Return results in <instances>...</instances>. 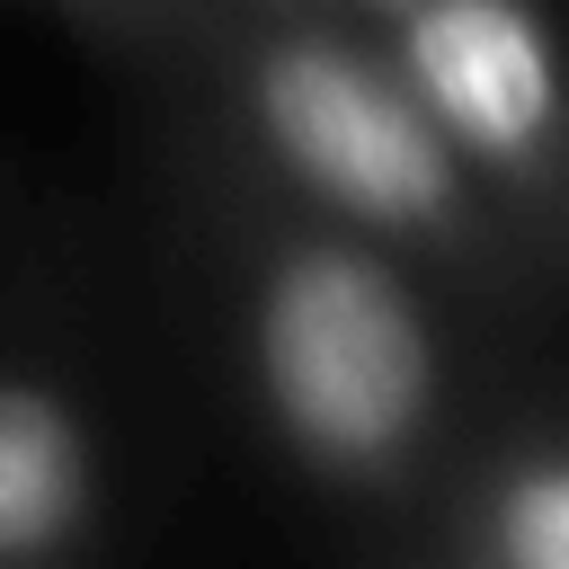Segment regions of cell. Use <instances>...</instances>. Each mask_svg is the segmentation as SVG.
I'll use <instances>...</instances> for the list:
<instances>
[{
	"label": "cell",
	"instance_id": "obj_5",
	"mask_svg": "<svg viewBox=\"0 0 569 569\" xmlns=\"http://www.w3.org/2000/svg\"><path fill=\"white\" fill-rule=\"evenodd\" d=\"M507 560L516 569H569V471H542L507 507Z\"/></svg>",
	"mask_w": 569,
	"mask_h": 569
},
{
	"label": "cell",
	"instance_id": "obj_4",
	"mask_svg": "<svg viewBox=\"0 0 569 569\" xmlns=\"http://www.w3.org/2000/svg\"><path fill=\"white\" fill-rule=\"evenodd\" d=\"M80 498V462H71V436L44 400H18L0 391V560L9 551H36Z\"/></svg>",
	"mask_w": 569,
	"mask_h": 569
},
{
	"label": "cell",
	"instance_id": "obj_3",
	"mask_svg": "<svg viewBox=\"0 0 569 569\" xmlns=\"http://www.w3.org/2000/svg\"><path fill=\"white\" fill-rule=\"evenodd\" d=\"M418 80L445 107V124H462L489 151H525L551 116V62L525 9L507 0H436L418 18Z\"/></svg>",
	"mask_w": 569,
	"mask_h": 569
},
{
	"label": "cell",
	"instance_id": "obj_2",
	"mask_svg": "<svg viewBox=\"0 0 569 569\" xmlns=\"http://www.w3.org/2000/svg\"><path fill=\"white\" fill-rule=\"evenodd\" d=\"M267 116H276L284 151L365 213H427L445 196V160L427 142V124L382 80L347 71L338 53H284L267 71Z\"/></svg>",
	"mask_w": 569,
	"mask_h": 569
},
{
	"label": "cell",
	"instance_id": "obj_1",
	"mask_svg": "<svg viewBox=\"0 0 569 569\" xmlns=\"http://www.w3.org/2000/svg\"><path fill=\"white\" fill-rule=\"evenodd\" d=\"M267 365L293 409V427L329 453H382L400 445L418 409V329L400 293L356 258H302L276 284L267 311Z\"/></svg>",
	"mask_w": 569,
	"mask_h": 569
}]
</instances>
